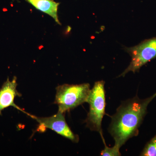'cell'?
<instances>
[{
  "instance_id": "2",
  "label": "cell",
  "mask_w": 156,
  "mask_h": 156,
  "mask_svg": "<svg viewBox=\"0 0 156 156\" xmlns=\"http://www.w3.org/2000/svg\"><path fill=\"white\" fill-rule=\"evenodd\" d=\"M89 83L69 85L63 84L56 88L55 103L58 106V112L65 113L87 102L90 93Z\"/></svg>"
},
{
  "instance_id": "7",
  "label": "cell",
  "mask_w": 156,
  "mask_h": 156,
  "mask_svg": "<svg viewBox=\"0 0 156 156\" xmlns=\"http://www.w3.org/2000/svg\"><path fill=\"white\" fill-rule=\"evenodd\" d=\"M36 9L53 17L55 22L61 25L58 17L57 11L59 4L53 0H25Z\"/></svg>"
},
{
  "instance_id": "9",
  "label": "cell",
  "mask_w": 156,
  "mask_h": 156,
  "mask_svg": "<svg viewBox=\"0 0 156 156\" xmlns=\"http://www.w3.org/2000/svg\"><path fill=\"white\" fill-rule=\"evenodd\" d=\"M101 138L103 140L104 144H105V147L103 150L101 151L100 155L102 156H121V153L120 152V148L117 146L114 145L112 147L107 146L104 138L102 133L100 134Z\"/></svg>"
},
{
  "instance_id": "1",
  "label": "cell",
  "mask_w": 156,
  "mask_h": 156,
  "mask_svg": "<svg viewBox=\"0 0 156 156\" xmlns=\"http://www.w3.org/2000/svg\"><path fill=\"white\" fill-rule=\"evenodd\" d=\"M156 93L145 99L137 96L122 102L112 116L108 131L115 140V145L121 148L126 141L139 133V128L147 112L148 105Z\"/></svg>"
},
{
  "instance_id": "6",
  "label": "cell",
  "mask_w": 156,
  "mask_h": 156,
  "mask_svg": "<svg viewBox=\"0 0 156 156\" xmlns=\"http://www.w3.org/2000/svg\"><path fill=\"white\" fill-rule=\"evenodd\" d=\"M17 77L14 76L12 81L8 78L0 89V115L5 108L10 106L14 107L20 110H23L14 103V98L17 96L20 97L21 94L17 90Z\"/></svg>"
},
{
  "instance_id": "3",
  "label": "cell",
  "mask_w": 156,
  "mask_h": 156,
  "mask_svg": "<svg viewBox=\"0 0 156 156\" xmlns=\"http://www.w3.org/2000/svg\"><path fill=\"white\" fill-rule=\"evenodd\" d=\"M104 81L95 82L87 99L89 111L85 122L92 131L102 133L101 122L105 114V97Z\"/></svg>"
},
{
  "instance_id": "5",
  "label": "cell",
  "mask_w": 156,
  "mask_h": 156,
  "mask_svg": "<svg viewBox=\"0 0 156 156\" xmlns=\"http://www.w3.org/2000/svg\"><path fill=\"white\" fill-rule=\"evenodd\" d=\"M39 123L41 129L49 128L56 133L70 140L73 142L78 143L79 136L72 131L66 121L64 113L58 112L56 115L48 117H37L29 115Z\"/></svg>"
},
{
  "instance_id": "4",
  "label": "cell",
  "mask_w": 156,
  "mask_h": 156,
  "mask_svg": "<svg viewBox=\"0 0 156 156\" xmlns=\"http://www.w3.org/2000/svg\"><path fill=\"white\" fill-rule=\"evenodd\" d=\"M125 50L131 56V62L119 77L125 76L130 72L138 71L142 66L156 58V37L144 40L134 47L125 48Z\"/></svg>"
},
{
  "instance_id": "8",
  "label": "cell",
  "mask_w": 156,
  "mask_h": 156,
  "mask_svg": "<svg viewBox=\"0 0 156 156\" xmlns=\"http://www.w3.org/2000/svg\"><path fill=\"white\" fill-rule=\"evenodd\" d=\"M140 156H156V135L147 144Z\"/></svg>"
}]
</instances>
